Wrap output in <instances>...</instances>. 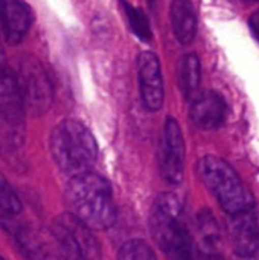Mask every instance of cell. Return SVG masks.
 Returning <instances> with one entry per match:
<instances>
[{
  "mask_svg": "<svg viewBox=\"0 0 259 260\" xmlns=\"http://www.w3.org/2000/svg\"><path fill=\"white\" fill-rule=\"evenodd\" d=\"M69 213L87 227L108 229L116 221V206L110 183L93 172L73 177L64 192Z\"/></svg>",
  "mask_w": 259,
  "mask_h": 260,
  "instance_id": "1",
  "label": "cell"
},
{
  "mask_svg": "<svg viewBox=\"0 0 259 260\" xmlns=\"http://www.w3.org/2000/svg\"><path fill=\"white\" fill-rule=\"evenodd\" d=\"M49 143L56 166L72 178L90 172L96 161L98 146L95 137L78 120L60 122L53 128Z\"/></svg>",
  "mask_w": 259,
  "mask_h": 260,
  "instance_id": "2",
  "label": "cell"
},
{
  "mask_svg": "<svg viewBox=\"0 0 259 260\" xmlns=\"http://www.w3.org/2000/svg\"><path fill=\"white\" fill-rule=\"evenodd\" d=\"M200 180L215 197L221 209L232 215L249 212L253 207V197L243 184L234 168L223 158L206 155L198 161Z\"/></svg>",
  "mask_w": 259,
  "mask_h": 260,
  "instance_id": "3",
  "label": "cell"
},
{
  "mask_svg": "<svg viewBox=\"0 0 259 260\" xmlns=\"http://www.w3.org/2000/svg\"><path fill=\"white\" fill-rule=\"evenodd\" d=\"M24 107L14 73L6 67L0 72V152L14 160L24 145Z\"/></svg>",
  "mask_w": 259,
  "mask_h": 260,
  "instance_id": "4",
  "label": "cell"
},
{
  "mask_svg": "<svg viewBox=\"0 0 259 260\" xmlns=\"http://www.w3.org/2000/svg\"><path fill=\"white\" fill-rule=\"evenodd\" d=\"M150 230L157 245L168 254L192 244L183 221V207L174 193H160L150 212Z\"/></svg>",
  "mask_w": 259,
  "mask_h": 260,
  "instance_id": "5",
  "label": "cell"
},
{
  "mask_svg": "<svg viewBox=\"0 0 259 260\" xmlns=\"http://www.w3.org/2000/svg\"><path fill=\"white\" fill-rule=\"evenodd\" d=\"M14 76L24 113L35 117L44 114L52 104V84L41 61L34 55L21 56Z\"/></svg>",
  "mask_w": 259,
  "mask_h": 260,
  "instance_id": "6",
  "label": "cell"
},
{
  "mask_svg": "<svg viewBox=\"0 0 259 260\" xmlns=\"http://www.w3.org/2000/svg\"><path fill=\"white\" fill-rule=\"evenodd\" d=\"M52 235L66 260H101V247L95 235L82 221L70 213L56 216Z\"/></svg>",
  "mask_w": 259,
  "mask_h": 260,
  "instance_id": "7",
  "label": "cell"
},
{
  "mask_svg": "<svg viewBox=\"0 0 259 260\" xmlns=\"http://www.w3.org/2000/svg\"><path fill=\"white\" fill-rule=\"evenodd\" d=\"M159 169L168 184L179 186L185 171V140L179 122L166 117L159 143Z\"/></svg>",
  "mask_w": 259,
  "mask_h": 260,
  "instance_id": "8",
  "label": "cell"
},
{
  "mask_svg": "<svg viewBox=\"0 0 259 260\" xmlns=\"http://www.w3.org/2000/svg\"><path fill=\"white\" fill-rule=\"evenodd\" d=\"M137 76L139 88L145 108L148 111H157L163 105L165 90L160 62L156 53L145 50L137 56Z\"/></svg>",
  "mask_w": 259,
  "mask_h": 260,
  "instance_id": "9",
  "label": "cell"
},
{
  "mask_svg": "<svg viewBox=\"0 0 259 260\" xmlns=\"http://www.w3.org/2000/svg\"><path fill=\"white\" fill-rule=\"evenodd\" d=\"M227 116V105L224 98L214 91L205 90L198 93L189 108V117L192 123L202 129H217L220 128Z\"/></svg>",
  "mask_w": 259,
  "mask_h": 260,
  "instance_id": "10",
  "label": "cell"
},
{
  "mask_svg": "<svg viewBox=\"0 0 259 260\" xmlns=\"http://www.w3.org/2000/svg\"><path fill=\"white\" fill-rule=\"evenodd\" d=\"M229 233L234 251L241 257H253L259 250V224L252 210L232 215Z\"/></svg>",
  "mask_w": 259,
  "mask_h": 260,
  "instance_id": "11",
  "label": "cell"
},
{
  "mask_svg": "<svg viewBox=\"0 0 259 260\" xmlns=\"http://www.w3.org/2000/svg\"><path fill=\"white\" fill-rule=\"evenodd\" d=\"M0 20L6 40L11 44H18L34 21V12L24 2L3 0L0 2Z\"/></svg>",
  "mask_w": 259,
  "mask_h": 260,
  "instance_id": "12",
  "label": "cell"
},
{
  "mask_svg": "<svg viewBox=\"0 0 259 260\" xmlns=\"http://www.w3.org/2000/svg\"><path fill=\"white\" fill-rule=\"evenodd\" d=\"M172 30L179 43L191 44L197 34V15L194 6L186 0H174L171 5Z\"/></svg>",
  "mask_w": 259,
  "mask_h": 260,
  "instance_id": "13",
  "label": "cell"
},
{
  "mask_svg": "<svg viewBox=\"0 0 259 260\" xmlns=\"http://www.w3.org/2000/svg\"><path fill=\"white\" fill-rule=\"evenodd\" d=\"M202 81V66L195 53H188L179 64V87L186 99H194L198 94Z\"/></svg>",
  "mask_w": 259,
  "mask_h": 260,
  "instance_id": "14",
  "label": "cell"
},
{
  "mask_svg": "<svg viewBox=\"0 0 259 260\" xmlns=\"http://www.w3.org/2000/svg\"><path fill=\"white\" fill-rule=\"evenodd\" d=\"M197 229L203 250L214 251L220 241V230L211 210H202L197 216Z\"/></svg>",
  "mask_w": 259,
  "mask_h": 260,
  "instance_id": "15",
  "label": "cell"
},
{
  "mask_svg": "<svg viewBox=\"0 0 259 260\" xmlns=\"http://www.w3.org/2000/svg\"><path fill=\"white\" fill-rule=\"evenodd\" d=\"M0 224L5 227V230L17 241V244L27 253V254H35L37 253V244L35 238L31 233V230L26 229L24 224L18 222L14 216H5Z\"/></svg>",
  "mask_w": 259,
  "mask_h": 260,
  "instance_id": "16",
  "label": "cell"
},
{
  "mask_svg": "<svg viewBox=\"0 0 259 260\" xmlns=\"http://www.w3.org/2000/svg\"><path fill=\"white\" fill-rule=\"evenodd\" d=\"M122 5V9H124V14L130 23V27L131 30L145 43H150L151 41V37H153V32H151V27H150V21H148V17L136 6L130 5V3H121Z\"/></svg>",
  "mask_w": 259,
  "mask_h": 260,
  "instance_id": "17",
  "label": "cell"
},
{
  "mask_svg": "<svg viewBox=\"0 0 259 260\" xmlns=\"http://www.w3.org/2000/svg\"><path fill=\"white\" fill-rule=\"evenodd\" d=\"M0 210L5 213V216H15L21 213L23 204L15 193V190L11 187L5 175L0 172Z\"/></svg>",
  "mask_w": 259,
  "mask_h": 260,
  "instance_id": "18",
  "label": "cell"
},
{
  "mask_svg": "<svg viewBox=\"0 0 259 260\" xmlns=\"http://www.w3.org/2000/svg\"><path fill=\"white\" fill-rule=\"evenodd\" d=\"M118 260H157L153 248L140 239L125 242L118 254Z\"/></svg>",
  "mask_w": 259,
  "mask_h": 260,
  "instance_id": "19",
  "label": "cell"
},
{
  "mask_svg": "<svg viewBox=\"0 0 259 260\" xmlns=\"http://www.w3.org/2000/svg\"><path fill=\"white\" fill-rule=\"evenodd\" d=\"M249 24H250V30H252V34L256 37V40L259 41V11H256V12L250 17Z\"/></svg>",
  "mask_w": 259,
  "mask_h": 260,
  "instance_id": "20",
  "label": "cell"
},
{
  "mask_svg": "<svg viewBox=\"0 0 259 260\" xmlns=\"http://www.w3.org/2000/svg\"><path fill=\"white\" fill-rule=\"evenodd\" d=\"M8 66H6V56H5V50H3V46H2V41H0V72L5 70Z\"/></svg>",
  "mask_w": 259,
  "mask_h": 260,
  "instance_id": "21",
  "label": "cell"
},
{
  "mask_svg": "<svg viewBox=\"0 0 259 260\" xmlns=\"http://www.w3.org/2000/svg\"><path fill=\"white\" fill-rule=\"evenodd\" d=\"M208 260H223V259H221V257H218V256H209Z\"/></svg>",
  "mask_w": 259,
  "mask_h": 260,
  "instance_id": "22",
  "label": "cell"
},
{
  "mask_svg": "<svg viewBox=\"0 0 259 260\" xmlns=\"http://www.w3.org/2000/svg\"><path fill=\"white\" fill-rule=\"evenodd\" d=\"M0 260H6V259H3V257H2V256H0Z\"/></svg>",
  "mask_w": 259,
  "mask_h": 260,
  "instance_id": "23",
  "label": "cell"
}]
</instances>
